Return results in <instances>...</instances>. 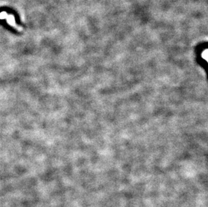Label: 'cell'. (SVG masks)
<instances>
[{"label":"cell","instance_id":"1","mask_svg":"<svg viewBox=\"0 0 208 207\" xmlns=\"http://www.w3.org/2000/svg\"><path fill=\"white\" fill-rule=\"evenodd\" d=\"M4 18L7 19L8 22V24H10V25L16 28H17L18 30H22V28L20 27H19L16 25V24L15 22L14 17L12 15L8 16L5 12H3L0 13V19H4Z\"/></svg>","mask_w":208,"mask_h":207}]
</instances>
